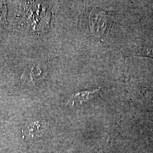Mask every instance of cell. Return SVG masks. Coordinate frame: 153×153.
<instances>
[{
    "label": "cell",
    "instance_id": "cell-3",
    "mask_svg": "<svg viewBox=\"0 0 153 153\" xmlns=\"http://www.w3.org/2000/svg\"><path fill=\"white\" fill-rule=\"evenodd\" d=\"M141 53L143 56L153 59V48H149L147 49H143Z\"/></svg>",
    "mask_w": 153,
    "mask_h": 153
},
{
    "label": "cell",
    "instance_id": "cell-2",
    "mask_svg": "<svg viewBox=\"0 0 153 153\" xmlns=\"http://www.w3.org/2000/svg\"><path fill=\"white\" fill-rule=\"evenodd\" d=\"M45 131V126L40 123H35L30 129V135L33 137H39Z\"/></svg>",
    "mask_w": 153,
    "mask_h": 153
},
{
    "label": "cell",
    "instance_id": "cell-1",
    "mask_svg": "<svg viewBox=\"0 0 153 153\" xmlns=\"http://www.w3.org/2000/svg\"><path fill=\"white\" fill-rule=\"evenodd\" d=\"M99 90V88L92 91H83L76 93L73 95V101L74 103L78 104H81L83 102H87L92 98Z\"/></svg>",
    "mask_w": 153,
    "mask_h": 153
}]
</instances>
